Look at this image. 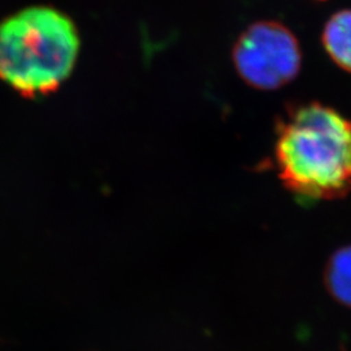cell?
<instances>
[{
    "mask_svg": "<svg viewBox=\"0 0 351 351\" xmlns=\"http://www.w3.org/2000/svg\"><path fill=\"white\" fill-rule=\"evenodd\" d=\"M278 175L294 194L336 199L351 190V120L320 103L289 113L278 129Z\"/></svg>",
    "mask_w": 351,
    "mask_h": 351,
    "instance_id": "6da1fadb",
    "label": "cell"
},
{
    "mask_svg": "<svg viewBox=\"0 0 351 351\" xmlns=\"http://www.w3.org/2000/svg\"><path fill=\"white\" fill-rule=\"evenodd\" d=\"M80 49L78 29L66 13L27 7L0 23V78L25 98L49 95L73 73Z\"/></svg>",
    "mask_w": 351,
    "mask_h": 351,
    "instance_id": "7a4b0ae2",
    "label": "cell"
},
{
    "mask_svg": "<svg viewBox=\"0 0 351 351\" xmlns=\"http://www.w3.org/2000/svg\"><path fill=\"white\" fill-rule=\"evenodd\" d=\"M233 62L243 81L261 90H275L295 78L302 55L297 38L275 21L251 25L233 49Z\"/></svg>",
    "mask_w": 351,
    "mask_h": 351,
    "instance_id": "3957f363",
    "label": "cell"
},
{
    "mask_svg": "<svg viewBox=\"0 0 351 351\" xmlns=\"http://www.w3.org/2000/svg\"><path fill=\"white\" fill-rule=\"evenodd\" d=\"M323 43L333 62L351 72V10L336 13L326 23Z\"/></svg>",
    "mask_w": 351,
    "mask_h": 351,
    "instance_id": "277c9868",
    "label": "cell"
},
{
    "mask_svg": "<svg viewBox=\"0 0 351 351\" xmlns=\"http://www.w3.org/2000/svg\"><path fill=\"white\" fill-rule=\"evenodd\" d=\"M324 284L329 294L351 308V246L336 251L326 263Z\"/></svg>",
    "mask_w": 351,
    "mask_h": 351,
    "instance_id": "5b68a950",
    "label": "cell"
}]
</instances>
